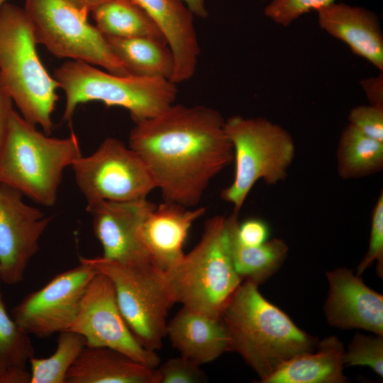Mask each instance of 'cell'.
<instances>
[{"instance_id":"obj_6","label":"cell","mask_w":383,"mask_h":383,"mask_svg":"<svg viewBox=\"0 0 383 383\" xmlns=\"http://www.w3.org/2000/svg\"><path fill=\"white\" fill-rule=\"evenodd\" d=\"M53 77L65 94V121H71L80 104L100 101L126 109L134 123L139 122L173 104L178 91L170 79L117 75L78 60L65 61Z\"/></svg>"},{"instance_id":"obj_23","label":"cell","mask_w":383,"mask_h":383,"mask_svg":"<svg viewBox=\"0 0 383 383\" xmlns=\"http://www.w3.org/2000/svg\"><path fill=\"white\" fill-rule=\"evenodd\" d=\"M105 38L130 74L171 80L174 59L165 40L150 37Z\"/></svg>"},{"instance_id":"obj_3","label":"cell","mask_w":383,"mask_h":383,"mask_svg":"<svg viewBox=\"0 0 383 383\" xmlns=\"http://www.w3.org/2000/svg\"><path fill=\"white\" fill-rule=\"evenodd\" d=\"M35 126L13 111L0 149V184L37 204L52 206L64 170L82 155L73 131L66 138H58Z\"/></svg>"},{"instance_id":"obj_9","label":"cell","mask_w":383,"mask_h":383,"mask_svg":"<svg viewBox=\"0 0 383 383\" xmlns=\"http://www.w3.org/2000/svg\"><path fill=\"white\" fill-rule=\"evenodd\" d=\"M24 9L38 44L54 56L99 65L117 75L130 74L105 36L89 22V12L65 0H25Z\"/></svg>"},{"instance_id":"obj_39","label":"cell","mask_w":383,"mask_h":383,"mask_svg":"<svg viewBox=\"0 0 383 383\" xmlns=\"http://www.w3.org/2000/svg\"><path fill=\"white\" fill-rule=\"evenodd\" d=\"M6 0H0V7L1 6V5L6 2Z\"/></svg>"},{"instance_id":"obj_17","label":"cell","mask_w":383,"mask_h":383,"mask_svg":"<svg viewBox=\"0 0 383 383\" xmlns=\"http://www.w3.org/2000/svg\"><path fill=\"white\" fill-rule=\"evenodd\" d=\"M130 1L152 20L171 49L174 59L171 81L177 84L190 79L200 55L193 13L182 0Z\"/></svg>"},{"instance_id":"obj_4","label":"cell","mask_w":383,"mask_h":383,"mask_svg":"<svg viewBox=\"0 0 383 383\" xmlns=\"http://www.w3.org/2000/svg\"><path fill=\"white\" fill-rule=\"evenodd\" d=\"M32 23L24 8L0 7V80L20 114L50 135L59 84L41 62Z\"/></svg>"},{"instance_id":"obj_21","label":"cell","mask_w":383,"mask_h":383,"mask_svg":"<svg viewBox=\"0 0 383 383\" xmlns=\"http://www.w3.org/2000/svg\"><path fill=\"white\" fill-rule=\"evenodd\" d=\"M344 352L337 337H327L313 351L293 357L260 383H345Z\"/></svg>"},{"instance_id":"obj_7","label":"cell","mask_w":383,"mask_h":383,"mask_svg":"<svg viewBox=\"0 0 383 383\" xmlns=\"http://www.w3.org/2000/svg\"><path fill=\"white\" fill-rule=\"evenodd\" d=\"M225 130L233 147L235 172L221 197L239 213L259 180L273 185L285 179L295 144L287 130L262 117L231 116L225 121Z\"/></svg>"},{"instance_id":"obj_30","label":"cell","mask_w":383,"mask_h":383,"mask_svg":"<svg viewBox=\"0 0 383 383\" xmlns=\"http://www.w3.org/2000/svg\"><path fill=\"white\" fill-rule=\"evenodd\" d=\"M377 261V272L383 277V193L379 196L372 213L369 247L366 255L357 267L356 274L361 275Z\"/></svg>"},{"instance_id":"obj_29","label":"cell","mask_w":383,"mask_h":383,"mask_svg":"<svg viewBox=\"0 0 383 383\" xmlns=\"http://www.w3.org/2000/svg\"><path fill=\"white\" fill-rule=\"evenodd\" d=\"M337 0H272L265 8V15L274 23L289 26L294 20L311 11H318Z\"/></svg>"},{"instance_id":"obj_25","label":"cell","mask_w":383,"mask_h":383,"mask_svg":"<svg viewBox=\"0 0 383 383\" xmlns=\"http://www.w3.org/2000/svg\"><path fill=\"white\" fill-rule=\"evenodd\" d=\"M338 172L343 179L359 178L383 168V143L363 134L348 123L337 150Z\"/></svg>"},{"instance_id":"obj_8","label":"cell","mask_w":383,"mask_h":383,"mask_svg":"<svg viewBox=\"0 0 383 383\" xmlns=\"http://www.w3.org/2000/svg\"><path fill=\"white\" fill-rule=\"evenodd\" d=\"M79 260L110 279L120 311L137 341L149 350L160 349L167 313L174 304L164 271L153 263L125 265L101 256Z\"/></svg>"},{"instance_id":"obj_36","label":"cell","mask_w":383,"mask_h":383,"mask_svg":"<svg viewBox=\"0 0 383 383\" xmlns=\"http://www.w3.org/2000/svg\"><path fill=\"white\" fill-rule=\"evenodd\" d=\"M0 383H30V372L28 369L1 371Z\"/></svg>"},{"instance_id":"obj_35","label":"cell","mask_w":383,"mask_h":383,"mask_svg":"<svg viewBox=\"0 0 383 383\" xmlns=\"http://www.w3.org/2000/svg\"><path fill=\"white\" fill-rule=\"evenodd\" d=\"M370 105L383 108V74L360 82Z\"/></svg>"},{"instance_id":"obj_24","label":"cell","mask_w":383,"mask_h":383,"mask_svg":"<svg viewBox=\"0 0 383 383\" xmlns=\"http://www.w3.org/2000/svg\"><path fill=\"white\" fill-rule=\"evenodd\" d=\"M91 13L96 27L105 36L150 37L166 42L148 15L130 0H108Z\"/></svg>"},{"instance_id":"obj_2","label":"cell","mask_w":383,"mask_h":383,"mask_svg":"<svg viewBox=\"0 0 383 383\" xmlns=\"http://www.w3.org/2000/svg\"><path fill=\"white\" fill-rule=\"evenodd\" d=\"M257 287L241 282L220 318L229 351L238 353L261 382L293 357L313 351L319 340L297 327Z\"/></svg>"},{"instance_id":"obj_1","label":"cell","mask_w":383,"mask_h":383,"mask_svg":"<svg viewBox=\"0 0 383 383\" xmlns=\"http://www.w3.org/2000/svg\"><path fill=\"white\" fill-rule=\"evenodd\" d=\"M225 121L213 108L174 103L135 123L128 146L148 167L164 201L196 207L211 181L233 162Z\"/></svg>"},{"instance_id":"obj_32","label":"cell","mask_w":383,"mask_h":383,"mask_svg":"<svg viewBox=\"0 0 383 383\" xmlns=\"http://www.w3.org/2000/svg\"><path fill=\"white\" fill-rule=\"evenodd\" d=\"M349 123L367 136L383 143V108L361 105L349 113Z\"/></svg>"},{"instance_id":"obj_10","label":"cell","mask_w":383,"mask_h":383,"mask_svg":"<svg viewBox=\"0 0 383 383\" xmlns=\"http://www.w3.org/2000/svg\"><path fill=\"white\" fill-rule=\"evenodd\" d=\"M72 168L87 203L146 199L156 189L140 156L116 138L104 140L92 154L79 157Z\"/></svg>"},{"instance_id":"obj_15","label":"cell","mask_w":383,"mask_h":383,"mask_svg":"<svg viewBox=\"0 0 383 383\" xmlns=\"http://www.w3.org/2000/svg\"><path fill=\"white\" fill-rule=\"evenodd\" d=\"M326 274L329 288L323 311L328 324L383 335V296L348 268L338 267Z\"/></svg>"},{"instance_id":"obj_27","label":"cell","mask_w":383,"mask_h":383,"mask_svg":"<svg viewBox=\"0 0 383 383\" xmlns=\"http://www.w3.org/2000/svg\"><path fill=\"white\" fill-rule=\"evenodd\" d=\"M34 353L30 335L8 314L0 291V372L27 369Z\"/></svg>"},{"instance_id":"obj_16","label":"cell","mask_w":383,"mask_h":383,"mask_svg":"<svg viewBox=\"0 0 383 383\" xmlns=\"http://www.w3.org/2000/svg\"><path fill=\"white\" fill-rule=\"evenodd\" d=\"M205 211L204 207H186L164 201L147 214L140 236L155 265L166 271L181 261L189 231Z\"/></svg>"},{"instance_id":"obj_11","label":"cell","mask_w":383,"mask_h":383,"mask_svg":"<svg viewBox=\"0 0 383 383\" xmlns=\"http://www.w3.org/2000/svg\"><path fill=\"white\" fill-rule=\"evenodd\" d=\"M66 331L81 335L87 346L114 349L150 368L160 365L155 352L143 348L132 334L120 311L113 283L101 272L89 282L76 318Z\"/></svg>"},{"instance_id":"obj_18","label":"cell","mask_w":383,"mask_h":383,"mask_svg":"<svg viewBox=\"0 0 383 383\" xmlns=\"http://www.w3.org/2000/svg\"><path fill=\"white\" fill-rule=\"evenodd\" d=\"M319 26L383 72V35L377 16L360 6L333 3L316 11Z\"/></svg>"},{"instance_id":"obj_26","label":"cell","mask_w":383,"mask_h":383,"mask_svg":"<svg viewBox=\"0 0 383 383\" xmlns=\"http://www.w3.org/2000/svg\"><path fill=\"white\" fill-rule=\"evenodd\" d=\"M84 338L77 333H58L55 351L48 357L33 356L29 360L30 383H65L69 370L85 347Z\"/></svg>"},{"instance_id":"obj_12","label":"cell","mask_w":383,"mask_h":383,"mask_svg":"<svg viewBox=\"0 0 383 383\" xmlns=\"http://www.w3.org/2000/svg\"><path fill=\"white\" fill-rule=\"evenodd\" d=\"M98 272L79 260V265L52 278L27 294L11 316L30 335L50 337L66 331L74 321L84 291Z\"/></svg>"},{"instance_id":"obj_5","label":"cell","mask_w":383,"mask_h":383,"mask_svg":"<svg viewBox=\"0 0 383 383\" xmlns=\"http://www.w3.org/2000/svg\"><path fill=\"white\" fill-rule=\"evenodd\" d=\"M164 275L174 304L220 318L243 281L231 256L226 218L207 219L198 244Z\"/></svg>"},{"instance_id":"obj_33","label":"cell","mask_w":383,"mask_h":383,"mask_svg":"<svg viewBox=\"0 0 383 383\" xmlns=\"http://www.w3.org/2000/svg\"><path fill=\"white\" fill-rule=\"evenodd\" d=\"M238 236L245 245L256 246L267 241L269 229L267 223L257 218L245 220L238 226Z\"/></svg>"},{"instance_id":"obj_19","label":"cell","mask_w":383,"mask_h":383,"mask_svg":"<svg viewBox=\"0 0 383 383\" xmlns=\"http://www.w3.org/2000/svg\"><path fill=\"white\" fill-rule=\"evenodd\" d=\"M166 335L181 356L199 365L229 352V339L221 318L185 307L167 323Z\"/></svg>"},{"instance_id":"obj_31","label":"cell","mask_w":383,"mask_h":383,"mask_svg":"<svg viewBox=\"0 0 383 383\" xmlns=\"http://www.w3.org/2000/svg\"><path fill=\"white\" fill-rule=\"evenodd\" d=\"M156 370L158 383H201L208 379L199 365L182 356L167 360Z\"/></svg>"},{"instance_id":"obj_28","label":"cell","mask_w":383,"mask_h":383,"mask_svg":"<svg viewBox=\"0 0 383 383\" xmlns=\"http://www.w3.org/2000/svg\"><path fill=\"white\" fill-rule=\"evenodd\" d=\"M345 366H368L383 377V335L356 333L343 355Z\"/></svg>"},{"instance_id":"obj_20","label":"cell","mask_w":383,"mask_h":383,"mask_svg":"<svg viewBox=\"0 0 383 383\" xmlns=\"http://www.w3.org/2000/svg\"><path fill=\"white\" fill-rule=\"evenodd\" d=\"M65 383H158L156 368L114 349L87 346L69 370Z\"/></svg>"},{"instance_id":"obj_34","label":"cell","mask_w":383,"mask_h":383,"mask_svg":"<svg viewBox=\"0 0 383 383\" xmlns=\"http://www.w3.org/2000/svg\"><path fill=\"white\" fill-rule=\"evenodd\" d=\"M13 102L0 80V149L8 131Z\"/></svg>"},{"instance_id":"obj_38","label":"cell","mask_w":383,"mask_h":383,"mask_svg":"<svg viewBox=\"0 0 383 383\" xmlns=\"http://www.w3.org/2000/svg\"><path fill=\"white\" fill-rule=\"evenodd\" d=\"M74 7L86 11L89 13L91 12L96 7L108 0H65Z\"/></svg>"},{"instance_id":"obj_13","label":"cell","mask_w":383,"mask_h":383,"mask_svg":"<svg viewBox=\"0 0 383 383\" xmlns=\"http://www.w3.org/2000/svg\"><path fill=\"white\" fill-rule=\"evenodd\" d=\"M18 191L0 184V279L21 282L51 217L26 204Z\"/></svg>"},{"instance_id":"obj_14","label":"cell","mask_w":383,"mask_h":383,"mask_svg":"<svg viewBox=\"0 0 383 383\" xmlns=\"http://www.w3.org/2000/svg\"><path fill=\"white\" fill-rule=\"evenodd\" d=\"M156 205L146 199L87 203L102 257L125 265L153 263L140 236L141 224Z\"/></svg>"},{"instance_id":"obj_37","label":"cell","mask_w":383,"mask_h":383,"mask_svg":"<svg viewBox=\"0 0 383 383\" xmlns=\"http://www.w3.org/2000/svg\"><path fill=\"white\" fill-rule=\"evenodd\" d=\"M182 1L194 16L200 18H206L208 16L205 0H182Z\"/></svg>"},{"instance_id":"obj_22","label":"cell","mask_w":383,"mask_h":383,"mask_svg":"<svg viewBox=\"0 0 383 383\" xmlns=\"http://www.w3.org/2000/svg\"><path fill=\"white\" fill-rule=\"evenodd\" d=\"M238 213L226 218L229 250L236 272L242 280L257 285L263 283L280 267L289 247L284 240L274 238L256 246L243 244L238 236Z\"/></svg>"}]
</instances>
